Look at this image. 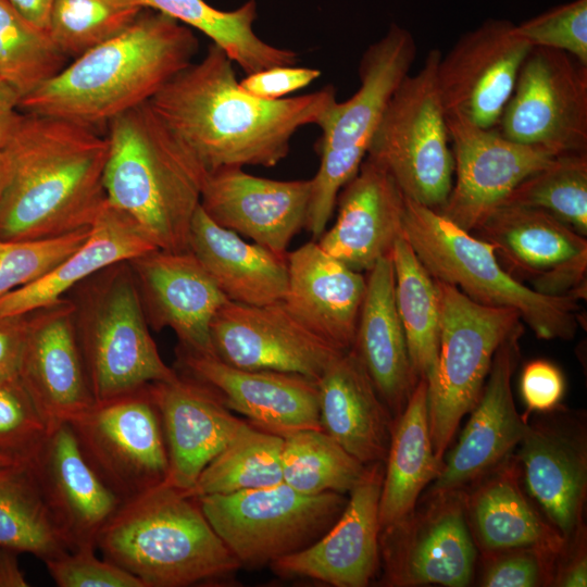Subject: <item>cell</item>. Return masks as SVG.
I'll use <instances>...</instances> for the list:
<instances>
[{"mask_svg": "<svg viewBox=\"0 0 587 587\" xmlns=\"http://www.w3.org/2000/svg\"><path fill=\"white\" fill-rule=\"evenodd\" d=\"M442 463L432 444L427 382L420 379L394 421L379 498L380 530L415 510L419 497L439 475Z\"/></svg>", "mask_w": 587, "mask_h": 587, "instance_id": "obj_35", "label": "cell"}, {"mask_svg": "<svg viewBox=\"0 0 587 587\" xmlns=\"http://www.w3.org/2000/svg\"><path fill=\"white\" fill-rule=\"evenodd\" d=\"M436 280L441 330L437 365L427 383V408L434 452L444 462L461 420L482 395L497 349L522 319L513 309L480 304L455 286Z\"/></svg>", "mask_w": 587, "mask_h": 587, "instance_id": "obj_10", "label": "cell"}, {"mask_svg": "<svg viewBox=\"0 0 587 587\" xmlns=\"http://www.w3.org/2000/svg\"><path fill=\"white\" fill-rule=\"evenodd\" d=\"M559 554L540 548L525 547L500 551L487 557L479 579L483 587L552 586Z\"/></svg>", "mask_w": 587, "mask_h": 587, "instance_id": "obj_47", "label": "cell"}, {"mask_svg": "<svg viewBox=\"0 0 587 587\" xmlns=\"http://www.w3.org/2000/svg\"><path fill=\"white\" fill-rule=\"evenodd\" d=\"M17 554V551L0 548V587L29 586L18 564Z\"/></svg>", "mask_w": 587, "mask_h": 587, "instance_id": "obj_54", "label": "cell"}, {"mask_svg": "<svg viewBox=\"0 0 587 587\" xmlns=\"http://www.w3.org/2000/svg\"><path fill=\"white\" fill-rule=\"evenodd\" d=\"M145 8L136 0H54L48 33L67 58H78L128 28Z\"/></svg>", "mask_w": 587, "mask_h": 587, "instance_id": "obj_43", "label": "cell"}, {"mask_svg": "<svg viewBox=\"0 0 587 587\" xmlns=\"http://www.w3.org/2000/svg\"><path fill=\"white\" fill-rule=\"evenodd\" d=\"M403 237L435 279L451 284L472 300L515 310L538 338H574L578 295L547 296L512 277L494 247L437 211L407 198Z\"/></svg>", "mask_w": 587, "mask_h": 587, "instance_id": "obj_6", "label": "cell"}, {"mask_svg": "<svg viewBox=\"0 0 587 587\" xmlns=\"http://www.w3.org/2000/svg\"><path fill=\"white\" fill-rule=\"evenodd\" d=\"M234 62L214 45L173 76L149 101L164 124L208 172L246 165L273 167L294 135L319 126L337 100L332 85L305 95L264 100L245 91Z\"/></svg>", "mask_w": 587, "mask_h": 587, "instance_id": "obj_1", "label": "cell"}, {"mask_svg": "<svg viewBox=\"0 0 587 587\" xmlns=\"http://www.w3.org/2000/svg\"><path fill=\"white\" fill-rule=\"evenodd\" d=\"M417 52L412 34L392 23L370 45L359 64V89L330 105L319 124L320 164L311 178L304 228L317 240L325 232L341 188L358 173L392 95L410 74Z\"/></svg>", "mask_w": 587, "mask_h": 587, "instance_id": "obj_8", "label": "cell"}, {"mask_svg": "<svg viewBox=\"0 0 587 587\" xmlns=\"http://www.w3.org/2000/svg\"><path fill=\"white\" fill-rule=\"evenodd\" d=\"M366 466L322 429H301L283 436V482L299 492H350Z\"/></svg>", "mask_w": 587, "mask_h": 587, "instance_id": "obj_40", "label": "cell"}, {"mask_svg": "<svg viewBox=\"0 0 587 587\" xmlns=\"http://www.w3.org/2000/svg\"><path fill=\"white\" fill-rule=\"evenodd\" d=\"M360 309L355 352L378 395L397 417L407 405L417 379L413 373L404 330L395 302V274L390 255L366 272Z\"/></svg>", "mask_w": 587, "mask_h": 587, "instance_id": "obj_32", "label": "cell"}, {"mask_svg": "<svg viewBox=\"0 0 587 587\" xmlns=\"http://www.w3.org/2000/svg\"><path fill=\"white\" fill-rule=\"evenodd\" d=\"M148 385L95 401L70 423L83 455L122 502L163 483L168 471L161 419Z\"/></svg>", "mask_w": 587, "mask_h": 587, "instance_id": "obj_12", "label": "cell"}, {"mask_svg": "<svg viewBox=\"0 0 587 587\" xmlns=\"http://www.w3.org/2000/svg\"><path fill=\"white\" fill-rule=\"evenodd\" d=\"M198 50L190 27L145 8L124 32L74 59L22 97L18 110L99 132L118 115L149 102L193 62Z\"/></svg>", "mask_w": 587, "mask_h": 587, "instance_id": "obj_3", "label": "cell"}, {"mask_svg": "<svg viewBox=\"0 0 587 587\" xmlns=\"http://www.w3.org/2000/svg\"><path fill=\"white\" fill-rule=\"evenodd\" d=\"M18 378L49 430L70 424L96 401L71 299L29 312Z\"/></svg>", "mask_w": 587, "mask_h": 587, "instance_id": "obj_20", "label": "cell"}, {"mask_svg": "<svg viewBox=\"0 0 587 587\" xmlns=\"http://www.w3.org/2000/svg\"><path fill=\"white\" fill-rule=\"evenodd\" d=\"M310 197L311 178L277 180L222 167L208 172L200 205L220 226L286 255L305 225Z\"/></svg>", "mask_w": 587, "mask_h": 587, "instance_id": "obj_24", "label": "cell"}, {"mask_svg": "<svg viewBox=\"0 0 587 587\" xmlns=\"http://www.w3.org/2000/svg\"><path fill=\"white\" fill-rule=\"evenodd\" d=\"M520 386L527 413H544L559 407L565 391V379L557 365L538 359L524 366Z\"/></svg>", "mask_w": 587, "mask_h": 587, "instance_id": "obj_49", "label": "cell"}, {"mask_svg": "<svg viewBox=\"0 0 587 587\" xmlns=\"http://www.w3.org/2000/svg\"><path fill=\"white\" fill-rule=\"evenodd\" d=\"M28 462L71 550L97 548L99 533L122 501L89 465L70 424L49 430Z\"/></svg>", "mask_w": 587, "mask_h": 587, "instance_id": "obj_27", "label": "cell"}, {"mask_svg": "<svg viewBox=\"0 0 587 587\" xmlns=\"http://www.w3.org/2000/svg\"><path fill=\"white\" fill-rule=\"evenodd\" d=\"M67 59L48 30L29 22L9 0H0V78L20 99L59 74Z\"/></svg>", "mask_w": 587, "mask_h": 587, "instance_id": "obj_41", "label": "cell"}, {"mask_svg": "<svg viewBox=\"0 0 587 587\" xmlns=\"http://www.w3.org/2000/svg\"><path fill=\"white\" fill-rule=\"evenodd\" d=\"M48 432L20 378L0 380V455L28 460Z\"/></svg>", "mask_w": 587, "mask_h": 587, "instance_id": "obj_45", "label": "cell"}, {"mask_svg": "<svg viewBox=\"0 0 587 587\" xmlns=\"http://www.w3.org/2000/svg\"><path fill=\"white\" fill-rule=\"evenodd\" d=\"M587 585L586 530L566 542L558 557L552 586L585 587Z\"/></svg>", "mask_w": 587, "mask_h": 587, "instance_id": "obj_52", "label": "cell"}, {"mask_svg": "<svg viewBox=\"0 0 587 587\" xmlns=\"http://www.w3.org/2000/svg\"><path fill=\"white\" fill-rule=\"evenodd\" d=\"M532 46L509 20L488 18L464 33L437 66V86L446 114L494 128L513 92Z\"/></svg>", "mask_w": 587, "mask_h": 587, "instance_id": "obj_17", "label": "cell"}, {"mask_svg": "<svg viewBox=\"0 0 587 587\" xmlns=\"http://www.w3.org/2000/svg\"><path fill=\"white\" fill-rule=\"evenodd\" d=\"M283 303L310 332L341 352L354 344L366 278L325 252L316 240L287 252Z\"/></svg>", "mask_w": 587, "mask_h": 587, "instance_id": "obj_29", "label": "cell"}, {"mask_svg": "<svg viewBox=\"0 0 587 587\" xmlns=\"http://www.w3.org/2000/svg\"><path fill=\"white\" fill-rule=\"evenodd\" d=\"M282 449V436L249 424L211 460L186 492L197 498L279 484Z\"/></svg>", "mask_w": 587, "mask_h": 587, "instance_id": "obj_39", "label": "cell"}, {"mask_svg": "<svg viewBox=\"0 0 587 587\" xmlns=\"http://www.w3.org/2000/svg\"><path fill=\"white\" fill-rule=\"evenodd\" d=\"M197 500L239 564L261 566L319 539L339 517L348 498L334 491L307 495L282 482Z\"/></svg>", "mask_w": 587, "mask_h": 587, "instance_id": "obj_11", "label": "cell"}, {"mask_svg": "<svg viewBox=\"0 0 587 587\" xmlns=\"http://www.w3.org/2000/svg\"><path fill=\"white\" fill-rule=\"evenodd\" d=\"M440 50L408 75L389 100L366 157L383 166L404 196L435 211L450 193L454 162L437 86Z\"/></svg>", "mask_w": 587, "mask_h": 587, "instance_id": "obj_9", "label": "cell"}, {"mask_svg": "<svg viewBox=\"0 0 587 587\" xmlns=\"http://www.w3.org/2000/svg\"><path fill=\"white\" fill-rule=\"evenodd\" d=\"M90 227L38 240H0V299L57 266L88 237Z\"/></svg>", "mask_w": 587, "mask_h": 587, "instance_id": "obj_44", "label": "cell"}, {"mask_svg": "<svg viewBox=\"0 0 587 587\" xmlns=\"http://www.w3.org/2000/svg\"><path fill=\"white\" fill-rule=\"evenodd\" d=\"M108 139L66 120L22 113L2 149L0 240L24 241L87 228L107 203Z\"/></svg>", "mask_w": 587, "mask_h": 587, "instance_id": "obj_2", "label": "cell"}, {"mask_svg": "<svg viewBox=\"0 0 587 587\" xmlns=\"http://www.w3.org/2000/svg\"><path fill=\"white\" fill-rule=\"evenodd\" d=\"M383 477V463L367 465L336 522L310 546L272 562L273 571L284 577L311 578L335 587L367 586L380 562Z\"/></svg>", "mask_w": 587, "mask_h": 587, "instance_id": "obj_22", "label": "cell"}, {"mask_svg": "<svg viewBox=\"0 0 587 587\" xmlns=\"http://www.w3.org/2000/svg\"><path fill=\"white\" fill-rule=\"evenodd\" d=\"M29 22L48 30L49 15L54 0H9Z\"/></svg>", "mask_w": 587, "mask_h": 587, "instance_id": "obj_55", "label": "cell"}, {"mask_svg": "<svg viewBox=\"0 0 587 587\" xmlns=\"http://www.w3.org/2000/svg\"><path fill=\"white\" fill-rule=\"evenodd\" d=\"M0 548L30 553L43 563L71 551L28 460L0 466Z\"/></svg>", "mask_w": 587, "mask_h": 587, "instance_id": "obj_38", "label": "cell"}, {"mask_svg": "<svg viewBox=\"0 0 587 587\" xmlns=\"http://www.w3.org/2000/svg\"><path fill=\"white\" fill-rule=\"evenodd\" d=\"M515 32L532 47L560 50L587 65V0L554 7L515 25Z\"/></svg>", "mask_w": 587, "mask_h": 587, "instance_id": "obj_46", "label": "cell"}, {"mask_svg": "<svg viewBox=\"0 0 587 587\" xmlns=\"http://www.w3.org/2000/svg\"><path fill=\"white\" fill-rule=\"evenodd\" d=\"M455 178L437 212L472 233L525 178L558 155L520 143L496 127L483 128L458 114H446Z\"/></svg>", "mask_w": 587, "mask_h": 587, "instance_id": "obj_16", "label": "cell"}, {"mask_svg": "<svg viewBox=\"0 0 587 587\" xmlns=\"http://www.w3.org/2000/svg\"><path fill=\"white\" fill-rule=\"evenodd\" d=\"M179 363L189 376L210 386L232 411L268 433L285 436L322 429L316 380L271 370H246L214 355L179 349Z\"/></svg>", "mask_w": 587, "mask_h": 587, "instance_id": "obj_25", "label": "cell"}, {"mask_svg": "<svg viewBox=\"0 0 587 587\" xmlns=\"http://www.w3.org/2000/svg\"><path fill=\"white\" fill-rule=\"evenodd\" d=\"M59 587H145L136 576L96 555V547H80L45 562Z\"/></svg>", "mask_w": 587, "mask_h": 587, "instance_id": "obj_48", "label": "cell"}, {"mask_svg": "<svg viewBox=\"0 0 587 587\" xmlns=\"http://www.w3.org/2000/svg\"><path fill=\"white\" fill-rule=\"evenodd\" d=\"M521 465L509 454L465 492L467 523L484 557L514 548L560 554L565 541L521 488Z\"/></svg>", "mask_w": 587, "mask_h": 587, "instance_id": "obj_31", "label": "cell"}, {"mask_svg": "<svg viewBox=\"0 0 587 587\" xmlns=\"http://www.w3.org/2000/svg\"><path fill=\"white\" fill-rule=\"evenodd\" d=\"M74 288H78L72 300L75 328L96 401L178 375L163 361L150 334L128 261L112 264Z\"/></svg>", "mask_w": 587, "mask_h": 587, "instance_id": "obj_7", "label": "cell"}, {"mask_svg": "<svg viewBox=\"0 0 587 587\" xmlns=\"http://www.w3.org/2000/svg\"><path fill=\"white\" fill-rule=\"evenodd\" d=\"M188 250L229 301L264 305L280 302L286 295L287 254L245 241L212 221L201 205L191 221Z\"/></svg>", "mask_w": 587, "mask_h": 587, "instance_id": "obj_33", "label": "cell"}, {"mask_svg": "<svg viewBox=\"0 0 587 587\" xmlns=\"http://www.w3.org/2000/svg\"><path fill=\"white\" fill-rule=\"evenodd\" d=\"M523 325L497 349L482 395L427 496L464 490L520 444L527 425L514 403L512 377L521 359Z\"/></svg>", "mask_w": 587, "mask_h": 587, "instance_id": "obj_21", "label": "cell"}, {"mask_svg": "<svg viewBox=\"0 0 587 587\" xmlns=\"http://www.w3.org/2000/svg\"><path fill=\"white\" fill-rule=\"evenodd\" d=\"M12 462H15L14 460L8 458V457H4V455H0V466L1 465H5V464H10Z\"/></svg>", "mask_w": 587, "mask_h": 587, "instance_id": "obj_57", "label": "cell"}, {"mask_svg": "<svg viewBox=\"0 0 587 587\" xmlns=\"http://www.w3.org/2000/svg\"><path fill=\"white\" fill-rule=\"evenodd\" d=\"M321 428L364 465L385 463L392 415L353 350L316 380Z\"/></svg>", "mask_w": 587, "mask_h": 587, "instance_id": "obj_30", "label": "cell"}, {"mask_svg": "<svg viewBox=\"0 0 587 587\" xmlns=\"http://www.w3.org/2000/svg\"><path fill=\"white\" fill-rule=\"evenodd\" d=\"M29 313L0 315V380L18 377Z\"/></svg>", "mask_w": 587, "mask_h": 587, "instance_id": "obj_51", "label": "cell"}, {"mask_svg": "<svg viewBox=\"0 0 587 587\" xmlns=\"http://www.w3.org/2000/svg\"><path fill=\"white\" fill-rule=\"evenodd\" d=\"M496 128L558 155L587 151V65L566 52L532 47Z\"/></svg>", "mask_w": 587, "mask_h": 587, "instance_id": "obj_13", "label": "cell"}, {"mask_svg": "<svg viewBox=\"0 0 587 587\" xmlns=\"http://www.w3.org/2000/svg\"><path fill=\"white\" fill-rule=\"evenodd\" d=\"M148 388L167 450L164 483L188 491L211 460L249 424L233 415L210 386L191 376L178 374Z\"/></svg>", "mask_w": 587, "mask_h": 587, "instance_id": "obj_26", "label": "cell"}, {"mask_svg": "<svg viewBox=\"0 0 587 587\" xmlns=\"http://www.w3.org/2000/svg\"><path fill=\"white\" fill-rule=\"evenodd\" d=\"M321 76V71L296 65L265 68L247 75L239 82L248 93L264 100H278L308 87Z\"/></svg>", "mask_w": 587, "mask_h": 587, "instance_id": "obj_50", "label": "cell"}, {"mask_svg": "<svg viewBox=\"0 0 587 587\" xmlns=\"http://www.w3.org/2000/svg\"><path fill=\"white\" fill-rule=\"evenodd\" d=\"M557 409L527 422L516 457L529 494L566 544L585 529L587 434L582 417Z\"/></svg>", "mask_w": 587, "mask_h": 587, "instance_id": "obj_19", "label": "cell"}, {"mask_svg": "<svg viewBox=\"0 0 587 587\" xmlns=\"http://www.w3.org/2000/svg\"><path fill=\"white\" fill-rule=\"evenodd\" d=\"M107 202L129 215L159 249L188 250L207 168L149 102L108 126Z\"/></svg>", "mask_w": 587, "mask_h": 587, "instance_id": "obj_4", "label": "cell"}, {"mask_svg": "<svg viewBox=\"0 0 587 587\" xmlns=\"http://www.w3.org/2000/svg\"><path fill=\"white\" fill-rule=\"evenodd\" d=\"M407 197L392 176L365 157L341 188L334 225L317 239L320 247L357 272L370 271L390 255L402 236Z\"/></svg>", "mask_w": 587, "mask_h": 587, "instance_id": "obj_28", "label": "cell"}, {"mask_svg": "<svg viewBox=\"0 0 587 587\" xmlns=\"http://www.w3.org/2000/svg\"><path fill=\"white\" fill-rule=\"evenodd\" d=\"M149 326L170 327L179 349L214 355L211 323L228 301L189 251L152 249L128 260Z\"/></svg>", "mask_w": 587, "mask_h": 587, "instance_id": "obj_23", "label": "cell"}, {"mask_svg": "<svg viewBox=\"0 0 587 587\" xmlns=\"http://www.w3.org/2000/svg\"><path fill=\"white\" fill-rule=\"evenodd\" d=\"M501 205L539 209L587 235V151L559 154L525 178Z\"/></svg>", "mask_w": 587, "mask_h": 587, "instance_id": "obj_42", "label": "cell"}, {"mask_svg": "<svg viewBox=\"0 0 587 587\" xmlns=\"http://www.w3.org/2000/svg\"><path fill=\"white\" fill-rule=\"evenodd\" d=\"M136 1L143 8L164 13L201 32L222 48L247 75L273 66L296 65L299 61L294 50L272 46L255 35L254 0L234 11H220L204 0Z\"/></svg>", "mask_w": 587, "mask_h": 587, "instance_id": "obj_37", "label": "cell"}, {"mask_svg": "<svg viewBox=\"0 0 587 587\" xmlns=\"http://www.w3.org/2000/svg\"><path fill=\"white\" fill-rule=\"evenodd\" d=\"M7 177H8V164H7V160L2 150H0V196L5 185Z\"/></svg>", "mask_w": 587, "mask_h": 587, "instance_id": "obj_56", "label": "cell"}, {"mask_svg": "<svg viewBox=\"0 0 587 587\" xmlns=\"http://www.w3.org/2000/svg\"><path fill=\"white\" fill-rule=\"evenodd\" d=\"M157 247L126 213L108 202L87 239L50 272L0 299V315H18L49 307L101 270Z\"/></svg>", "mask_w": 587, "mask_h": 587, "instance_id": "obj_34", "label": "cell"}, {"mask_svg": "<svg viewBox=\"0 0 587 587\" xmlns=\"http://www.w3.org/2000/svg\"><path fill=\"white\" fill-rule=\"evenodd\" d=\"M214 354L246 370L295 373L317 380L345 353L310 332L275 302L248 305L227 301L211 323Z\"/></svg>", "mask_w": 587, "mask_h": 587, "instance_id": "obj_18", "label": "cell"}, {"mask_svg": "<svg viewBox=\"0 0 587 587\" xmlns=\"http://www.w3.org/2000/svg\"><path fill=\"white\" fill-rule=\"evenodd\" d=\"M18 101V93L0 78V150L8 143L21 118Z\"/></svg>", "mask_w": 587, "mask_h": 587, "instance_id": "obj_53", "label": "cell"}, {"mask_svg": "<svg viewBox=\"0 0 587 587\" xmlns=\"http://www.w3.org/2000/svg\"><path fill=\"white\" fill-rule=\"evenodd\" d=\"M472 234L490 243L502 267L535 291L586 298L587 239L547 212L500 205Z\"/></svg>", "mask_w": 587, "mask_h": 587, "instance_id": "obj_15", "label": "cell"}, {"mask_svg": "<svg viewBox=\"0 0 587 587\" xmlns=\"http://www.w3.org/2000/svg\"><path fill=\"white\" fill-rule=\"evenodd\" d=\"M466 516L465 491L428 496L426 505L383 528V583L394 587L469 586L476 562Z\"/></svg>", "mask_w": 587, "mask_h": 587, "instance_id": "obj_14", "label": "cell"}, {"mask_svg": "<svg viewBox=\"0 0 587 587\" xmlns=\"http://www.w3.org/2000/svg\"><path fill=\"white\" fill-rule=\"evenodd\" d=\"M97 548L145 587L190 586L241 567L197 498L164 482L122 502L99 533Z\"/></svg>", "mask_w": 587, "mask_h": 587, "instance_id": "obj_5", "label": "cell"}, {"mask_svg": "<svg viewBox=\"0 0 587 587\" xmlns=\"http://www.w3.org/2000/svg\"><path fill=\"white\" fill-rule=\"evenodd\" d=\"M395 302L413 373L427 383L434 375L441 330V299L437 280L403 237L394 243Z\"/></svg>", "mask_w": 587, "mask_h": 587, "instance_id": "obj_36", "label": "cell"}]
</instances>
